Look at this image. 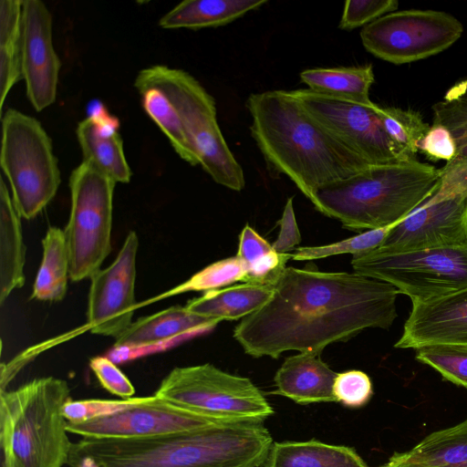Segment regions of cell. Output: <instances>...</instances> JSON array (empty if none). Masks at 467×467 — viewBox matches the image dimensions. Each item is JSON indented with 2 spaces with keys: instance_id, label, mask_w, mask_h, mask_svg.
<instances>
[{
  "instance_id": "cell-32",
  "label": "cell",
  "mask_w": 467,
  "mask_h": 467,
  "mask_svg": "<svg viewBox=\"0 0 467 467\" xmlns=\"http://www.w3.org/2000/svg\"><path fill=\"white\" fill-rule=\"evenodd\" d=\"M246 275V266L236 255L224 258L205 266L185 282L148 300L147 303L191 291L207 292L223 288L237 281L244 282Z\"/></svg>"
},
{
  "instance_id": "cell-27",
  "label": "cell",
  "mask_w": 467,
  "mask_h": 467,
  "mask_svg": "<svg viewBox=\"0 0 467 467\" xmlns=\"http://www.w3.org/2000/svg\"><path fill=\"white\" fill-rule=\"evenodd\" d=\"M43 256L31 298L60 301L67 293L69 256L64 230L51 226L42 240Z\"/></svg>"
},
{
  "instance_id": "cell-7",
  "label": "cell",
  "mask_w": 467,
  "mask_h": 467,
  "mask_svg": "<svg viewBox=\"0 0 467 467\" xmlns=\"http://www.w3.org/2000/svg\"><path fill=\"white\" fill-rule=\"evenodd\" d=\"M0 163L17 213L25 219L34 218L54 198L60 184L51 140L36 119L15 109L5 111Z\"/></svg>"
},
{
  "instance_id": "cell-25",
  "label": "cell",
  "mask_w": 467,
  "mask_h": 467,
  "mask_svg": "<svg viewBox=\"0 0 467 467\" xmlns=\"http://www.w3.org/2000/svg\"><path fill=\"white\" fill-rule=\"evenodd\" d=\"M308 89L342 99L372 106L369 89L375 80L371 64L364 66L317 67L300 73Z\"/></svg>"
},
{
  "instance_id": "cell-6",
  "label": "cell",
  "mask_w": 467,
  "mask_h": 467,
  "mask_svg": "<svg viewBox=\"0 0 467 467\" xmlns=\"http://www.w3.org/2000/svg\"><path fill=\"white\" fill-rule=\"evenodd\" d=\"M161 89L178 112L197 152L202 168L218 184L240 192L244 171L231 152L216 118L214 99L190 73L164 65L141 69L134 87Z\"/></svg>"
},
{
  "instance_id": "cell-17",
  "label": "cell",
  "mask_w": 467,
  "mask_h": 467,
  "mask_svg": "<svg viewBox=\"0 0 467 467\" xmlns=\"http://www.w3.org/2000/svg\"><path fill=\"white\" fill-rule=\"evenodd\" d=\"M467 346V287L425 302L412 303L396 348L430 345Z\"/></svg>"
},
{
  "instance_id": "cell-4",
  "label": "cell",
  "mask_w": 467,
  "mask_h": 467,
  "mask_svg": "<svg viewBox=\"0 0 467 467\" xmlns=\"http://www.w3.org/2000/svg\"><path fill=\"white\" fill-rule=\"evenodd\" d=\"M439 184V169L412 160L369 165L320 187L313 205L346 229L361 232L400 223L427 201Z\"/></svg>"
},
{
  "instance_id": "cell-18",
  "label": "cell",
  "mask_w": 467,
  "mask_h": 467,
  "mask_svg": "<svg viewBox=\"0 0 467 467\" xmlns=\"http://www.w3.org/2000/svg\"><path fill=\"white\" fill-rule=\"evenodd\" d=\"M90 114L77 127V138L83 161H88L116 182L130 181L131 171L119 133V121L98 103L92 104Z\"/></svg>"
},
{
  "instance_id": "cell-1",
  "label": "cell",
  "mask_w": 467,
  "mask_h": 467,
  "mask_svg": "<svg viewBox=\"0 0 467 467\" xmlns=\"http://www.w3.org/2000/svg\"><path fill=\"white\" fill-rule=\"evenodd\" d=\"M273 287L269 300L234 329L254 358H278L289 350L321 354L366 328L388 329L398 316L399 291L356 272L286 266Z\"/></svg>"
},
{
  "instance_id": "cell-29",
  "label": "cell",
  "mask_w": 467,
  "mask_h": 467,
  "mask_svg": "<svg viewBox=\"0 0 467 467\" xmlns=\"http://www.w3.org/2000/svg\"><path fill=\"white\" fill-rule=\"evenodd\" d=\"M135 88L140 95L145 112L166 135L175 152L192 166L200 164L183 123L168 97L155 87Z\"/></svg>"
},
{
  "instance_id": "cell-23",
  "label": "cell",
  "mask_w": 467,
  "mask_h": 467,
  "mask_svg": "<svg viewBox=\"0 0 467 467\" xmlns=\"http://www.w3.org/2000/svg\"><path fill=\"white\" fill-rule=\"evenodd\" d=\"M274 287L268 285L244 283L204 292L185 306L191 312L208 318L243 319L261 308L272 296Z\"/></svg>"
},
{
  "instance_id": "cell-24",
  "label": "cell",
  "mask_w": 467,
  "mask_h": 467,
  "mask_svg": "<svg viewBox=\"0 0 467 467\" xmlns=\"http://www.w3.org/2000/svg\"><path fill=\"white\" fill-rule=\"evenodd\" d=\"M267 0H185L159 21L165 29H201L229 24L261 7Z\"/></svg>"
},
{
  "instance_id": "cell-14",
  "label": "cell",
  "mask_w": 467,
  "mask_h": 467,
  "mask_svg": "<svg viewBox=\"0 0 467 467\" xmlns=\"http://www.w3.org/2000/svg\"><path fill=\"white\" fill-rule=\"evenodd\" d=\"M139 239L130 231L112 264L90 276L88 327L92 334L119 337L132 323Z\"/></svg>"
},
{
  "instance_id": "cell-12",
  "label": "cell",
  "mask_w": 467,
  "mask_h": 467,
  "mask_svg": "<svg viewBox=\"0 0 467 467\" xmlns=\"http://www.w3.org/2000/svg\"><path fill=\"white\" fill-rule=\"evenodd\" d=\"M306 112L350 150L371 165L412 161L391 140L372 106L314 92L291 90Z\"/></svg>"
},
{
  "instance_id": "cell-33",
  "label": "cell",
  "mask_w": 467,
  "mask_h": 467,
  "mask_svg": "<svg viewBox=\"0 0 467 467\" xmlns=\"http://www.w3.org/2000/svg\"><path fill=\"white\" fill-rule=\"evenodd\" d=\"M399 223H393L378 229L365 231L345 240L320 245L301 246L292 254L294 261H312L331 255L351 254L352 255L369 252L380 247L390 231Z\"/></svg>"
},
{
  "instance_id": "cell-20",
  "label": "cell",
  "mask_w": 467,
  "mask_h": 467,
  "mask_svg": "<svg viewBox=\"0 0 467 467\" xmlns=\"http://www.w3.org/2000/svg\"><path fill=\"white\" fill-rule=\"evenodd\" d=\"M337 373L325 363L320 354L299 352L285 359L275 372V390L297 404L337 402L333 384Z\"/></svg>"
},
{
  "instance_id": "cell-35",
  "label": "cell",
  "mask_w": 467,
  "mask_h": 467,
  "mask_svg": "<svg viewBox=\"0 0 467 467\" xmlns=\"http://www.w3.org/2000/svg\"><path fill=\"white\" fill-rule=\"evenodd\" d=\"M333 394L337 402L348 408H361L373 395L371 379L368 374L358 369L337 373L333 384Z\"/></svg>"
},
{
  "instance_id": "cell-15",
  "label": "cell",
  "mask_w": 467,
  "mask_h": 467,
  "mask_svg": "<svg viewBox=\"0 0 467 467\" xmlns=\"http://www.w3.org/2000/svg\"><path fill=\"white\" fill-rule=\"evenodd\" d=\"M60 67L53 45L50 11L40 0H23L22 73L26 95L36 110L55 102Z\"/></svg>"
},
{
  "instance_id": "cell-19",
  "label": "cell",
  "mask_w": 467,
  "mask_h": 467,
  "mask_svg": "<svg viewBox=\"0 0 467 467\" xmlns=\"http://www.w3.org/2000/svg\"><path fill=\"white\" fill-rule=\"evenodd\" d=\"M221 322L196 315L182 306L142 317L115 338L116 349L139 350L156 347L176 338L210 330Z\"/></svg>"
},
{
  "instance_id": "cell-36",
  "label": "cell",
  "mask_w": 467,
  "mask_h": 467,
  "mask_svg": "<svg viewBox=\"0 0 467 467\" xmlns=\"http://www.w3.org/2000/svg\"><path fill=\"white\" fill-rule=\"evenodd\" d=\"M398 5L396 0H348L338 27L342 30L364 27L380 16L394 12Z\"/></svg>"
},
{
  "instance_id": "cell-39",
  "label": "cell",
  "mask_w": 467,
  "mask_h": 467,
  "mask_svg": "<svg viewBox=\"0 0 467 467\" xmlns=\"http://www.w3.org/2000/svg\"><path fill=\"white\" fill-rule=\"evenodd\" d=\"M89 367L100 385L113 395L130 399L135 394V388L127 376L107 357H95Z\"/></svg>"
},
{
  "instance_id": "cell-26",
  "label": "cell",
  "mask_w": 467,
  "mask_h": 467,
  "mask_svg": "<svg viewBox=\"0 0 467 467\" xmlns=\"http://www.w3.org/2000/svg\"><path fill=\"white\" fill-rule=\"evenodd\" d=\"M23 0L0 1V109L23 78Z\"/></svg>"
},
{
  "instance_id": "cell-10",
  "label": "cell",
  "mask_w": 467,
  "mask_h": 467,
  "mask_svg": "<svg viewBox=\"0 0 467 467\" xmlns=\"http://www.w3.org/2000/svg\"><path fill=\"white\" fill-rule=\"evenodd\" d=\"M116 182L83 161L69 178L70 213L64 234L69 277L90 278L111 250L113 192Z\"/></svg>"
},
{
  "instance_id": "cell-22",
  "label": "cell",
  "mask_w": 467,
  "mask_h": 467,
  "mask_svg": "<svg viewBox=\"0 0 467 467\" xmlns=\"http://www.w3.org/2000/svg\"><path fill=\"white\" fill-rule=\"evenodd\" d=\"M264 467H368L352 447L306 441L273 442Z\"/></svg>"
},
{
  "instance_id": "cell-11",
  "label": "cell",
  "mask_w": 467,
  "mask_h": 467,
  "mask_svg": "<svg viewBox=\"0 0 467 467\" xmlns=\"http://www.w3.org/2000/svg\"><path fill=\"white\" fill-rule=\"evenodd\" d=\"M462 24L436 10H403L386 14L360 31L366 50L395 65L437 55L462 35Z\"/></svg>"
},
{
  "instance_id": "cell-43",
  "label": "cell",
  "mask_w": 467,
  "mask_h": 467,
  "mask_svg": "<svg viewBox=\"0 0 467 467\" xmlns=\"http://www.w3.org/2000/svg\"><path fill=\"white\" fill-rule=\"evenodd\" d=\"M379 467H434L407 459L402 452H395L389 461Z\"/></svg>"
},
{
  "instance_id": "cell-31",
  "label": "cell",
  "mask_w": 467,
  "mask_h": 467,
  "mask_svg": "<svg viewBox=\"0 0 467 467\" xmlns=\"http://www.w3.org/2000/svg\"><path fill=\"white\" fill-rule=\"evenodd\" d=\"M433 123L447 128L456 144V156L467 159V78L450 88L431 107Z\"/></svg>"
},
{
  "instance_id": "cell-5",
  "label": "cell",
  "mask_w": 467,
  "mask_h": 467,
  "mask_svg": "<svg viewBox=\"0 0 467 467\" xmlns=\"http://www.w3.org/2000/svg\"><path fill=\"white\" fill-rule=\"evenodd\" d=\"M70 400L66 380L37 378L0 393L3 467H63L73 442L63 407Z\"/></svg>"
},
{
  "instance_id": "cell-3",
  "label": "cell",
  "mask_w": 467,
  "mask_h": 467,
  "mask_svg": "<svg viewBox=\"0 0 467 467\" xmlns=\"http://www.w3.org/2000/svg\"><path fill=\"white\" fill-rule=\"evenodd\" d=\"M273 439L263 423L223 422L144 439L81 438L71 467H259Z\"/></svg>"
},
{
  "instance_id": "cell-30",
  "label": "cell",
  "mask_w": 467,
  "mask_h": 467,
  "mask_svg": "<svg viewBox=\"0 0 467 467\" xmlns=\"http://www.w3.org/2000/svg\"><path fill=\"white\" fill-rule=\"evenodd\" d=\"M374 109L391 140L409 159L417 160L419 143L431 128L420 112L377 104Z\"/></svg>"
},
{
  "instance_id": "cell-13",
  "label": "cell",
  "mask_w": 467,
  "mask_h": 467,
  "mask_svg": "<svg viewBox=\"0 0 467 467\" xmlns=\"http://www.w3.org/2000/svg\"><path fill=\"white\" fill-rule=\"evenodd\" d=\"M223 423L157 397H142L136 404L106 416L67 421L69 433L82 438L144 439L200 430Z\"/></svg>"
},
{
  "instance_id": "cell-8",
  "label": "cell",
  "mask_w": 467,
  "mask_h": 467,
  "mask_svg": "<svg viewBox=\"0 0 467 467\" xmlns=\"http://www.w3.org/2000/svg\"><path fill=\"white\" fill-rule=\"evenodd\" d=\"M154 396L222 422H259L274 413L261 390L248 379L206 363L177 367L161 380Z\"/></svg>"
},
{
  "instance_id": "cell-41",
  "label": "cell",
  "mask_w": 467,
  "mask_h": 467,
  "mask_svg": "<svg viewBox=\"0 0 467 467\" xmlns=\"http://www.w3.org/2000/svg\"><path fill=\"white\" fill-rule=\"evenodd\" d=\"M280 230L272 248L276 253H288L301 242V234L296 220L293 197L287 199L283 214L278 222Z\"/></svg>"
},
{
  "instance_id": "cell-38",
  "label": "cell",
  "mask_w": 467,
  "mask_h": 467,
  "mask_svg": "<svg viewBox=\"0 0 467 467\" xmlns=\"http://www.w3.org/2000/svg\"><path fill=\"white\" fill-rule=\"evenodd\" d=\"M467 195V159L454 157L439 169V184L435 192L423 203L432 204Z\"/></svg>"
},
{
  "instance_id": "cell-37",
  "label": "cell",
  "mask_w": 467,
  "mask_h": 467,
  "mask_svg": "<svg viewBox=\"0 0 467 467\" xmlns=\"http://www.w3.org/2000/svg\"><path fill=\"white\" fill-rule=\"evenodd\" d=\"M141 399L142 397L121 400H69L63 407V415L67 421H84L127 409Z\"/></svg>"
},
{
  "instance_id": "cell-9",
  "label": "cell",
  "mask_w": 467,
  "mask_h": 467,
  "mask_svg": "<svg viewBox=\"0 0 467 467\" xmlns=\"http://www.w3.org/2000/svg\"><path fill=\"white\" fill-rule=\"evenodd\" d=\"M351 265L359 275L390 284L412 303L467 287V244L410 251L377 248L354 254Z\"/></svg>"
},
{
  "instance_id": "cell-28",
  "label": "cell",
  "mask_w": 467,
  "mask_h": 467,
  "mask_svg": "<svg viewBox=\"0 0 467 467\" xmlns=\"http://www.w3.org/2000/svg\"><path fill=\"white\" fill-rule=\"evenodd\" d=\"M415 462L434 467H467V419L426 436L411 450L402 452Z\"/></svg>"
},
{
  "instance_id": "cell-34",
  "label": "cell",
  "mask_w": 467,
  "mask_h": 467,
  "mask_svg": "<svg viewBox=\"0 0 467 467\" xmlns=\"http://www.w3.org/2000/svg\"><path fill=\"white\" fill-rule=\"evenodd\" d=\"M415 358L438 371L441 377L467 389V346L437 344L415 349Z\"/></svg>"
},
{
  "instance_id": "cell-42",
  "label": "cell",
  "mask_w": 467,
  "mask_h": 467,
  "mask_svg": "<svg viewBox=\"0 0 467 467\" xmlns=\"http://www.w3.org/2000/svg\"><path fill=\"white\" fill-rule=\"evenodd\" d=\"M273 250L269 244L248 223L243 228L239 235V245L236 256L246 266L263 257Z\"/></svg>"
},
{
  "instance_id": "cell-40",
  "label": "cell",
  "mask_w": 467,
  "mask_h": 467,
  "mask_svg": "<svg viewBox=\"0 0 467 467\" xmlns=\"http://www.w3.org/2000/svg\"><path fill=\"white\" fill-rule=\"evenodd\" d=\"M419 150L431 161H449L456 156V144L451 132L441 124L432 123L419 143Z\"/></svg>"
},
{
  "instance_id": "cell-21",
  "label": "cell",
  "mask_w": 467,
  "mask_h": 467,
  "mask_svg": "<svg viewBox=\"0 0 467 467\" xmlns=\"http://www.w3.org/2000/svg\"><path fill=\"white\" fill-rule=\"evenodd\" d=\"M21 216L3 180H0V304L25 284L26 245Z\"/></svg>"
},
{
  "instance_id": "cell-16",
  "label": "cell",
  "mask_w": 467,
  "mask_h": 467,
  "mask_svg": "<svg viewBox=\"0 0 467 467\" xmlns=\"http://www.w3.org/2000/svg\"><path fill=\"white\" fill-rule=\"evenodd\" d=\"M467 244V195L422 203L389 234L379 247L389 251Z\"/></svg>"
},
{
  "instance_id": "cell-2",
  "label": "cell",
  "mask_w": 467,
  "mask_h": 467,
  "mask_svg": "<svg viewBox=\"0 0 467 467\" xmlns=\"http://www.w3.org/2000/svg\"><path fill=\"white\" fill-rule=\"evenodd\" d=\"M245 106L269 171L287 176L312 203L320 187L371 165L312 118L291 91L253 93Z\"/></svg>"
}]
</instances>
